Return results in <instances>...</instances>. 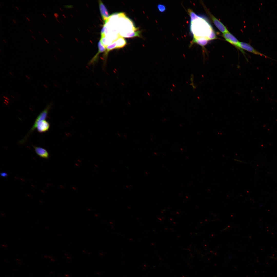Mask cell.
Segmentation results:
<instances>
[{
	"label": "cell",
	"instance_id": "obj_1",
	"mask_svg": "<svg viewBox=\"0 0 277 277\" xmlns=\"http://www.w3.org/2000/svg\"><path fill=\"white\" fill-rule=\"evenodd\" d=\"M188 12L190 17V31L193 37L190 46L196 43L203 46L209 40L215 38L214 33L212 34L210 33L213 31L205 18L197 15L190 9H188Z\"/></svg>",
	"mask_w": 277,
	"mask_h": 277
},
{
	"label": "cell",
	"instance_id": "obj_2",
	"mask_svg": "<svg viewBox=\"0 0 277 277\" xmlns=\"http://www.w3.org/2000/svg\"><path fill=\"white\" fill-rule=\"evenodd\" d=\"M50 127V123L45 120L44 116L42 114H39L36 119L33 126L24 137V139L26 140L29 135L36 128L39 133H43L47 131Z\"/></svg>",
	"mask_w": 277,
	"mask_h": 277
},
{
	"label": "cell",
	"instance_id": "obj_3",
	"mask_svg": "<svg viewBox=\"0 0 277 277\" xmlns=\"http://www.w3.org/2000/svg\"><path fill=\"white\" fill-rule=\"evenodd\" d=\"M239 47V49L244 54V52L242 49H244L255 54L263 56L266 58L273 60L270 57L257 51L249 44L243 42H240Z\"/></svg>",
	"mask_w": 277,
	"mask_h": 277
},
{
	"label": "cell",
	"instance_id": "obj_4",
	"mask_svg": "<svg viewBox=\"0 0 277 277\" xmlns=\"http://www.w3.org/2000/svg\"><path fill=\"white\" fill-rule=\"evenodd\" d=\"M208 12L214 24L220 31L223 34L229 31L226 27L221 22L210 12Z\"/></svg>",
	"mask_w": 277,
	"mask_h": 277
},
{
	"label": "cell",
	"instance_id": "obj_5",
	"mask_svg": "<svg viewBox=\"0 0 277 277\" xmlns=\"http://www.w3.org/2000/svg\"><path fill=\"white\" fill-rule=\"evenodd\" d=\"M222 36L226 41L239 49L240 42L229 31L223 34Z\"/></svg>",
	"mask_w": 277,
	"mask_h": 277
},
{
	"label": "cell",
	"instance_id": "obj_6",
	"mask_svg": "<svg viewBox=\"0 0 277 277\" xmlns=\"http://www.w3.org/2000/svg\"><path fill=\"white\" fill-rule=\"evenodd\" d=\"M98 51L97 53L89 61L88 64L90 65H94L97 62L99 54L102 52H105L106 48L102 44L100 41L98 44Z\"/></svg>",
	"mask_w": 277,
	"mask_h": 277
},
{
	"label": "cell",
	"instance_id": "obj_7",
	"mask_svg": "<svg viewBox=\"0 0 277 277\" xmlns=\"http://www.w3.org/2000/svg\"><path fill=\"white\" fill-rule=\"evenodd\" d=\"M33 147L35 152L40 157L45 159L48 158L49 154L45 149L39 147L34 146Z\"/></svg>",
	"mask_w": 277,
	"mask_h": 277
},
{
	"label": "cell",
	"instance_id": "obj_8",
	"mask_svg": "<svg viewBox=\"0 0 277 277\" xmlns=\"http://www.w3.org/2000/svg\"><path fill=\"white\" fill-rule=\"evenodd\" d=\"M99 7L103 20L105 22L109 17V14L105 6L101 0L98 1Z\"/></svg>",
	"mask_w": 277,
	"mask_h": 277
},
{
	"label": "cell",
	"instance_id": "obj_9",
	"mask_svg": "<svg viewBox=\"0 0 277 277\" xmlns=\"http://www.w3.org/2000/svg\"><path fill=\"white\" fill-rule=\"evenodd\" d=\"M116 44V49L120 48L123 47L126 44V42L125 39L120 36L115 40Z\"/></svg>",
	"mask_w": 277,
	"mask_h": 277
},
{
	"label": "cell",
	"instance_id": "obj_10",
	"mask_svg": "<svg viewBox=\"0 0 277 277\" xmlns=\"http://www.w3.org/2000/svg\"><path fill=\"white\" fill-rule=\"evenodd\" d=\"M140 32L137 30L132 32L128 37H140Z\"/></svg>",
	"mask_w": 277,
	"mask_h": 277
},
{
	"label": "cell",
	"instance_id": "obj_11",
	"mask_svg": "<svg viewBox=\"0 0 277 277\" xmlns=\"http://www.w3.org/2000/svg\"><path fill=\"white\" fill-rule=\"evenodd\" d=\"M159 10L161 12H164L166 9L165 6L161 4H159L157 6Z\"/></svg>",
	"mask_w": 277,
	"mask_h": 277
},
{
	"label": "cell",
	"instance_id": "obj_12",
	"mask_svg": "<svg viewBox=\"0 0 277 277\" xmlns=\"http://www.w3.org/2000/svg\"><path fill=\"white\" fill-rule=\"evenodd\" d=\"M51 104H49L42 111L45 112L47 113V115L48 113V111L51 108ZM22 140L21 141V142L22 143L24 142L22 141Z\"/></svg>",
	"mask_w": 277,
	"mask_h": 277
},
{
	"label": "cell",
	"instance_id": "obj_13",
	"mask_svg": "<svg viewBox=\"0 0 277 277\" xmlns=\"http://www.w3.org/2000/svg\"><path fill=\"white\" fill-rule=\"evenodd\" d=\"M0 175L1 176L3 177H6L8 176L7 173L6 172H2L0 173Z\"/></svg>",
	"mask_w": 277,
	"mask_h": 277
},
{
	"label": "cell",
	"instance_id": "obj_14",
	"mask_svg": "<svg viewBox=\"0 0 277 277\" xmlns=\"http://www.w3.org/2000/svg\"><path fill=\"white\" fill-rule=\"evenodd\" d=\"M44 40H45V41H46V42H47V43H48V44H49V42L48 41V40H47V39H46V38H44Z\"/></svg>",
	"mask_w": 277,
	"mask_h": 277
},
{
	"label": "cell",
	"instance_id": "obj_15",
	"mask_svg": "<svg viewBox=\"0 0 277 277\" xmlns=\"http://www.w3.org/2000/svg\"><path fill=\"white\" fill-rule=\"evenodd\" d=\"M12 21L15 24H16V21L15 19H13Z\"/></svg>",
	"mask_w": 277,
	"mask_h": 277
},
{
	"label": "cell",
	"instance_id": "obj_16",
	"mask_svg": "<svg viewBox=\"0 0 277 277\" xmlns=\"http://www.w3.org/2000/svg\"><path fill=\"white\" fill-rule=\"evenodd\" d=\"M26 19H27V20H28V21H30V20L29 19V18H28V17H26Z\"/></svg>",
	"mask_w": 277,
	"mask_h": 277
},
{
	"label": "cell",
	"instance_id": "obj_17",
	"mask_svg": "<svg viewBox=\"0 0 277 277\" xmlns=\"http://www.w3.org/2000/svg\"><path fill=\"white\" fill-rule=\"evenodd\" d=\"M3 41L5 43H7L6 41L4 39H3Z\"/></svg>",
	"mask_w": 277,
	"mask_h": 277
},
{
	"label": "cell",
	"instance_id": "obj_18",
	"mask_svg": "<svg viewBox=\"0 0 277 277\" xmlns=\"http://www.w3.org/2000/svg\"><path fill=\"white\" fill-rule=\"evenodd\" d=\"M42 14H43V15H44V17H46V16L45 15V14H44V13H42Z\"/></svg>",
	"mask_w": 277,
	"mask_h": 277
},
{
	"label": "cell",
	"instance_id": "obj_19",
	"mask_svg": "<svg viewBox=\"0 0 277 277\" xmlns=\"http://www.w3.org/2000/svg\"><path fill=\"white\" fill-rule=\"evenodd\" d=\"M29 31L31 32V33H33V32L32 31V30L31 29H29Z\"/></svg>",
	"mask_w": 277,
	"mask_h": 277
},
{
	"label": "cell",
	"instance_id": "obj_20",
	"mask_svg": "<svg viewBox=\"0 0 277 277\" xmlns=\"http://www.w3.org/2000/svg\"><path fill=\"white\" fill-rule=\"evenodd\" d=\"M15 7L18 10H19V9L18 8L17 6H15Z\"/></svg>",
	"mask_w": 277,
	"mask_h": 277
},
{
	"label": "cell",
	"instance_id": "obj_21",
	"mask_svg": "<svg viewBox=\"0 0 277 277\" xmlns=\"http://www.w3.org/2000/svg\"><path fill=\"white\" fill-rule=\"evenodd\" d=\"M32 37L35 40V38L34 36H32Z\"/></svg>",
	"mask_w": 277,
	"mask_h": 277
},
{
	"label": "cell",
	"instance_id": "obj_22",
	"mask_svg": "<svg viewBox=\"0 0 277 277\" xmlns=\"http://www.w3.org/2000/svg\"><path fill=\"white\" fill-rule=\"evenodd\" d=\"M38 32H39V33H40V34H41V35H42V33H41V32H40V31H38Z\"/></svg>",
	"mask_w": 277,
	"mask_h": 277
},
{
	"label": "cell",
	"instance_id": "obj_23",
	"mask_svg": "<svg viewBox=\"0 0 277 277\" xmlns=\"http://www.w3.org/2000/svg\"><path fill=\"white\" fill-rule=\"evenodd\" d=\"M30 23L33 26L31 22H30Z\"/></svg>",
	"mask_w": 277,
	"mask_h": 277
},
{
	"label": "cell",
	"instance_id": "obj_24",
	"mask_svg": "<svg viewBox=\"0 0 277 277\" xmlns=\"http://www.w3.org/2000/svg\"><path fill=\"white\" fill-rule=\"evenodd\" d=\"M0 5L1 6V4H0Z\"/></svg>",
	"mask_w": 277,
	"mask_h": 277
}]
</instances>
